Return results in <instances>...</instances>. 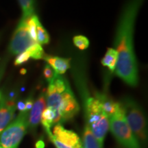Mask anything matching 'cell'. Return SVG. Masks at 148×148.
<instances>
[{
  "label": "cell",
  "instance_id": "cell-16",
  "mask_svg": "<svg viewBox=\"0 0 148 148\" xmlns=\"http://www.w3.org/2000/svg\"><path fill=\"white\" fill-rule=\"evenodd\" d=\"M49 40L50 38L47 31L44 28L38 18L36 20V42L40 45H46L49 43Z\"/></svg>",
  "mask_w": 148,
  "mask_h": 148
},
{
  "label": "cell",
  "instance_id": "cell-2",
  "mask_svg": "<svg viewBox=\"0 0 148 148\" xmlns=\"http://www.w3.org/2000/svg\"><path fill=\"white\" fill-rule=\"evenodd\" d=\"M77 86L82 99L86 123L91 130L99 144L103 146L109 130L108 116L103 112L100 102L95 96L90 95L84 79L80 76L76 78Z\"/></svg>",
  "mask_w": 148,
  "mask_h": 148
},
{
  "label": "cell",
  "instance_id": "cell-6",
  "mask_svg": "<svg viewBox=\"0 0 148 148\" xmlns=\"http://www.w3.org/2000/svg\"><path fill=\"white\" fill-rule=\"evenodd\" d=\"M29 112H20L0 134V145L3 148H18L27 130Z\"/></svg>",
  "mask_w": 148,
  "mask_h": 148
},
{
  "label": "cell",
  "instance_id": "cell-25",
  "mask_svg": "<svg viewBox=\"0 0 148 148\" xmlns=\"http://www.w3.org/2000/svg\"><path fill=\"white\" fill-rule=\"evenodd\" d=\"M1 93H0V99H1Z\"/></svg>",
  "mask_w": 148,
  "mask_h": 148
},
{
  "label": "cell",
  "instance_id": "cell-7",
  "mask_svg": "<svg viewBox=\"0 0 148 148\" xmlns=\"http://www.w3.org/2000/svg\"><path fill=\"white\" fill-rule=\"evenodd\" d=\"M56 148H82V143L76 133L66 129L62 124L54 125L48 136Z\"/></svg>",
  "mask_w": 148,
  "mask_h": 148
},
{
  "label": "cell",
  "instance_id": "cell-18",
  "mask_svg": "<svg viewBox=\"0 0 148 148\" xmlns=\"http://www.w3.org/2000/svg\"><path fill=\"white\" fill-rule=\"evenodd\" d=\"M27 50L29 53L30 58L34 59V60L43 59L44 56H45V53L44 52L42 46L40 44H38V42H36L34 45L30 46L28 49H27Z\"/></svg>",
  "mask_w": 148,
  "mask_h": 148
},
{
  "label": "cell",
  "instance_id": "cell-21",
  "mask_svg": "<svg viewBox=\"0 0 148 148\" xmlns=\"http://www.w3.org/2000/svg\"><path fill=\"white\" fill-rule=\"evenodd\" d=\"M43 75L45 78L47 79L48 83L52 81L57 74L55 73L53 69L48 64H46L43 69Z\"/></svg>",
  "mask_w": 148,
  "mask_h": 148
},
{
  "label": "cell",
  "instance_id": "cell-8",
  "mask_svg": "<svg viewBox=\"0 0 148 148\" xmlns=\"http://www.w3.org/2000/svg\"><path fill=\"white\" fill-rule=\"evenodd\" d=\"M36 43L29 36L27 29V18H21L12 35L9 51L12 55H18Z\"/></svg>",
  "mask_w": 148,
  "mask_h": 148
},
{
  "label": "cell",
  "instance_id": "cell-26",
  "mask_svg": "<svg viewBox=\"0 0 148 148\" xmlns=\"http://www.w3.org/2000/svg\"><path fill=\"white\" fill-rule=\"evenodd\" d=\"M0 148H3L2 147H1V145H0Z\"/></svg>",
  "mask_w": 148,
  "mask_h": 148
},
{
  "label": "cell",
  "instance_id": "cell-15",
  "mask_svg": "<svg viewBox=\"0 0 148 148\" xmlns=\"http://www.w3.org/2000/svg\"><path fill=\"white\" fill-rule=\"evenodd\" d=\"M118 54L114 48H108L104 56L101 59V64L103 66H107L110 71H114L117 62Z\"/></svg>",
  "mask_w": 148,
  "mask_h": 148
},
{
  "label": "cell",
  "instance_id": "cell-12",
  "mask_svg": "<svg viewBox=\"0 0 148 148\" xmlns=\"http://www.w3.org/2000/svg\"><path fill=\"white\" fill-rule=\"evenodd\" d=\"M95 97L100 102L103 112L108 117L113 114L119 106V102H116L109 97L106 92H96Z\"/></svg>",
  "mask_w": 148,
  "mask_h": 148
},
{
  "label": "cell",
  "instance_id": "cell-24",
  "mask_svg": "<svg viewBox=\"0 0 148 148\" xmlns=\"http://www.w3.org/2000/svg\"><path fill=\"white\" fill-rule=\"evenodd\" d=\"M35 147L36 148H44L45 147V143H44L43 140H39L38 141L36 142L35 144Z\"/></svg>",
  "mask_w": 148,
  "mask_h": 148
},
{
  "label": "cell",
  "instance_id": "cell-13",
  "mask_svg": "<svg viewBox=\"0 0 148 148\" xmlns=\"http://www.w3.org/2000/svg\"><path fill=\"white\" fill-rule=\"evenodd\" d=\"M55 112L53 109L46 107L42 111L40 123L45 129L46 134L49 136L51 134V127L55 125Z\"/></svg>",
  "mask_w": 148,
  "mask_h": 148
},
{
  "label": "cell",
  "instance_id": "cell-14",
  "mask_svg": "<svg viewBox=\"0 0 148 148\" xmlns=\"http://www.w3.org/2000/svg\"><path fill=\"white\" fill-rule=\"evenodd\" d=\"M82 143V148H103V146L99 144V141L92 134L91 130L86 123H85L83 132Z\"/></svg>",
  "mask_w": 148,
  "mask_h": 148
},
{
  "label": "cell",
  "instance_id": "cell-3",
  "mask_svg": "<svg viewBox=\"0 0 148 148\" xmlns=\"http://www.w3.org/2000/svg\"><path fill=\"white\" fill-rule=\"evenodd\" d=\"M45 97L47 106L55 112V125L70 121L79 112V103L70 86L64 91L59 92L52 82H49Z\"/></svg>",
  "mask_w": 148,
  "mask_h": 148
},
{
  "label": "cell",
  "instance_id": "cell-11",
  "mask_svg": "<svg viewBox=\"0 0 148 148\" xmlns=\"http://www.w3.org/2000/svg\"><path fill=\"white\" fill-rule=\"evenodd\" d=\"M47 63L51 66L58 75H62L70 68V59L58 56L45 55L43 58Z\"/></svg>",
  "mask_w": 148,
  "mask_h": 148
},
{
  "label": "cell",
  "instance_id": "cell-10",
  "mask_svg": "<svg viewBox=\"0 0 148 148\" xmlns=\"http://www.w3.org/2000/svg\"><path fill=\"white\" fill-rule=\"evenodd\" d=\"M47 107L45 92H41L34 102L28 116V129L32 132H36L40 122L42 111Z\"/></svg>",
  "mask_w": 148,
  "mask_h": 148
},
{
  "label": "cell",
  "instance_id": "cell-20",
  "mask_svg": "<svg viewBox=\"0 0 148 148\" xmlns=\"http://www.w3.org/2000/svg\"><path fill=\"white\" fill-rule=\"evenodd\" d=\"M30 58V56L27 50L26 49L25 51H23V52L18 53L16 56V58L14 60V65L15 66H19L21 64L26 62Z\"/></svg>",
  "mask_w": 148,
  "mask_h": 148
},
{
  "label": "cell",
  "instance_id": "cell-1",
  "mask_svg": "<svg viewBox=\"0 0 148 148\" xmlns=\"http://www.w3.org/2000/svg\"><path fill=\"white\" fill-rule=\"evenodd\" d=\"M143 0H128L119 16L114 40L118 58L116 75L130 86L138 82V65L134 50V24Z\"/></svg>",
  "mask_w": 148,
  "mask_h": 148
},
{
  "label": "cell",
  "instance_id": "cell-17",
  "mask_svg": "<svg viewBox=\"0 0 148 148\" xmlns=\"http://www.w3.org/2000/svg\"><path fill=\"white\" fill-rule=\"evenodd\" d=\"M23 12L22 18H27L34 14V0H18Z\"/></svg>",
  "mask_w": 148,
  "mask_h": 148
},
{
  "label": "cell",
  "instance_id": "cell-9",
  "mask_svg": "<svg viewBox=\"0 0 148 148\" xmlns=\"http://www.w3.org/2000/svg\"><path fill=\"white\" fill-rule=\"evenodd\" d=\"M16 110V96L13 93L1 96L0 99V134L13 120Z\"/></svg>",
  "mask_w": 148,
  "mask_h": 148
},
{
  "label": "cell",
  "instance_id": "cell-5",
  "mask_svg": "<svg viewBox=\"0 0 148 148\" xmlns=\"http://www.w3.org/2000/svg\"><path fill=\"white\" fill-rule=\"evenodd\" d=\"M108 121L109 130L123 148H142L127 123L120 102L115 112L108 117Z\"/></svg>",
  "mask_w": 148,
  "mask_h": 148
},
{
  "label": "cell",
  "instance_id": "cell-22",
  "mask_svg": "<svg viewBox=\"0 0 148 148\" xmlns=\"http://www.w3.org/2000/svg\"><path fill=\"white\" fill-rule=\"evenodd\" d=\"M34 99H33L32 96V95L29 96V97L25 100V110L27 111V112H29V110H30L32 108L33 104H34Z\"/></svg>",
  "mask_w": 148,
  "mask_h": 148
},
{
  "label": "cell",
  "instance_id": "cell-19",
  "mask_svg": "<svg viewBox=\"0 0 148 148\" xmlns=\"http://www.w3.org/2000/svg\"><path fill=\"white\" fill-rule=\"evenodd\" d=\"M73 43L78 49L81 50H84L87 49L89 46V40L86 36L82 35H78L73 37Z\"/></svg>",
  "mask_w": 148,
  "mask_h": 148
},
{
  "label": "cell",
  "instance_id": "cell-23",
  "mask_svg": "<svg viewBox=\"0 0 148 148\" xmlns=\"http://www.w3.org/2000/svg\"><path fill=\"white\" fill-rule=\"evenodd\" d=\"M16 109L19 110V112H24L25 110V100H20L16 102Z\"/></svg>",
  "mask_w": 148,
  "mask_h": 148
},
{
  "label": "cell",
  "instance_id": "cell-4",
  "mask_svg": "<svg viewBox=\"0 0 148 148\" xmlns=\"http://www.w3.org/2000/svg\"><path fill=\"white\" fill-rule=\"evenodd\" d=\"M121 103L130 127L140 145L147 142V123L145 113L140 105L132 98L124 97Z\"/></svg>",
  "mask_w": 148,
  "mask_h": 148
}]
</instances>
